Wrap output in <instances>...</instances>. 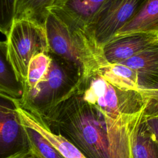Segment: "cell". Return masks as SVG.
<instances>
[{"mask_svg": "<svg viewBox=\"0 0 158 158\" xmlns=\"http://www.w3.org/2000/svg\"><path fill=\"white\" fill-rule=\"evenodd\" d=\"M145 108L142 102L135 110L109 111L85 101L76 89L46 115L36 117L88 158H133V148Z\"/></svg>", "mask_w": 158, "mask_h": 158, "instance_id": "obj_1", "label": "cell"}, {"mask_svg": "<svg viewBox=\"0 0 158 158\" xmlns=\"http://www.w3.org/2000/svg\"><path fill=\"white\" fill-rule=\"evenodd\" d=\"M49 53L74 69L78 86L86 84L108 64L93 25L60 9L51 7L44 24Z\"/></svg>", "mask_w": 158, "mask_h": 158, "instance_id": "obj_2", "label": "cell"}, {"mask_svg": "<svg viewBox=\"0 0 158 158\" xmlns=\"http://www.w3.org/2000/svg\"><path fill=\"white\" fill-rule=\"evenodd\" d=\"M48 54L51 62L45 75L19 99L20 106L38 118L46 115L78 86L77 74L72 66L54 54Z\"/></svg>", "mask_w": 158, "mask_h": 158, "instance_id": "obj_3", "label": "cell"}, {"mask_svg": "<svg viewBox=\"0 0 158 158\" xmlns=\"http://www.w3.org/2000/svg\"><path fill=\"white\" fill-rule=\"evenodd\" d=\"M6 37L9 59L23 84L31 58L49 52L44 27L30 20L14 19Z\"/></svg>", "mask_w": 158, "mask_h": 158, "instance_id": "obj_4", "label": "cell"}, {"mask_svg": "<svg viewBox=\"0 0 158 158\" xmlns=\"http://www.w3.org/2000/svg\"><path fill=\"white\" fill-rule=\"evenodd\" d=\"M19 106V99L0 91V158H19L31 151Z\"/></svg>", "mask_w": 158, "mask_h": 158, "instance_id": "obj_5", "label": "cell"}, {"mask_svg": "<svg viewBox=\"0 0 158 158\" xmlns=\"http://www.w3.org/2000/svg\"><path fill=\"white\" fill-rule=\"evenodd\" d=\"M148 0H106L93 21L95 37L101 46L143 7Z\"/></svg>", "mask_w": 158, "mask_h": 158, "instance_id": "obj_6", "label": "cell"}, {"mask_svg": "<svg viewBox=\"0 0 158 158\" xmlns=\"http://www.w3.org/2000/svg\"><path fill=\"white\" fill-rule=\"evenodd\" d=\"M158 43V33L135 32L115 36L103 45L106 60L109 64L120 63Z\"/></svg>", "mask_w": 158, "mask_h": 158, "instance_id": "obj_7", "label": "cell"}, {"mask_svg": "<svg viewBox=\"0 0 158 158\" xmlns=\"http://www.w3.org/2000/svg\"><path fill=\"white\" fill-rule=\"evenodd\" d=\"M135 70L140 88H150L158 84V43L120 62Z\"/></svg>", "mask_w": 158, "mask_h": 158, "instance_id": "obj_8", "label": "cell"}, {"mask_svg": "<svg viewBox=\"0 0 158 158\" xmlns=\"http://www.w3.org/2000/svg\"><path fill=\"white\" fill-rule=\"evenodd\" d=\"M18 112L23 125L30 127L39 132L65 158H88L67 139L49 130L36 116L23 109L20 106L18 108Z\"/></svg>", "mask_w": 158, "mask_h": 158, "instance_id": "obj_9", "label": "cell"}, {"mask_svg": "<svg viewBox=\"0 0 158 158\" xmlns=\"http://www.w3.org/2000/svg\"><path fill=\"white\" fill-rule=\"evenodd\" d=\"M98 75L122 91L136 92L140 88L136 72L120 63H108L100 69Z\"/></svg>", "mask_w": 158, "mask_h": 158, "instance_id": "obj_10", "label": "cell"}, {"mask_svg": "<svg viewBox=\"0 0 158 158\" xmlns=\"http://www.w3.org/2000/svg\"><path fill=\"white\" fill-rule=\"evenodd\" d=\"M135 32L158 33V0H148L139 11L115 36Z\"/></svg>", "mask_w": 158, "mask_h": 158, "instance_id": "obj_11", "label": "cell"}, {"mask_svg": "<svg viewBox=\"0 0 158 158\" xmlns=\"http://www.w3.org/2000/svg\"><path fill=\"white\" fill-rule=\"evenodd\" d=\"M0 91L17 99L23 93V84L9 59L6 41H0Z\"/></svg>", "mask_w": 158, "mask_h": 158, "instance_id": "obj_12", "label": "cell"}, {"mask_svg": "<svg viewBox=\"0 0 158 158\" xmlns=\"http://www.w3.org/2000/svg\"><path fill=\"white\" fill-rule=\"evenodd\" d=\"M105 1L65 0L52 4L50 7L60 9L93 25L96 15Z\"/></svg>", "mask_w": 158, "mask_h": 158, "instance_id": "obj_13", "label": "cell"}, {"mask_svg": "<svg viewBox=\"0 0 158 158\" xmlns=\"http://www.w3.org/2000/svg\"><path fill=\"white\" fill-rule=\"evenodd\" d=\"M54 0H16L14 19L30 20L44 26Z\"/></svg>", "mask_w": 158, "mask_h": 158, "instance_id": "obj_14", "label": "cell"}, {"mask_svg": "<svg viewBox=\"0 0 158 158\" xmlns=\"http://www.w3.org/2000/svg\"><path fill=\"white\" fill-rule=\"evenodd\" d=\"M133 156V158H158V143L144 120L136 136Z\"/></svg>", "mask_w": 158, "mask_h": 158, "instance_id": "obj_15", "label": "cell"}, {"mask_svg": "<svg viewBox=\"0 0 158 158\" xmlns=\"http://www.w3.org/2000/svg\"><path fill=\"white\" fill-rule=\"evenodd\" d=\"M51 62L48 53L41 52L33 56L30 60L27 78L23 83V91L32 89L45 75Z\"/></svg>", "mask_w": 158, "mask_h": 158, "instance_id": "obj_16", "label": "cell"}, {"mask_svg": "<svg viewBox=\"0 0 158 158\" xmlns=\"http://www.w3.org/2000/svg\"><path fill=\"white\" fill-rule=\"evenodd\" d=\"M25 127L30 143L31 150L40 158H65L39 132L30 127L25 125Z\"/></svg>", "mask_w": 158, "mask_h": 158, "instance_id": "obj_17", "label": "cell"}, {"mask_svg": "<svg viewBox=\"0 0 158 158\" xmlns=\"http://www.w3.org/2000/svg\"><path fill=\"white\" fill-rule=\"evenodd\" d=\"M16 0H0V32L7 36L15 16Z\"/></svg>", "mask_w": 158, "mask_h": 158, "instance_id": "obj_18", "label": "cell"}, {"mask_svg": "<svg viewBox=\"0 0 158 158\" xmlns=\"http://www.w3.org/2000/svg\"><path fill=\"white\" fill-rule=\"evenodd\" d=\"M144 122L153 133L158 143V118L153 117H145Z\"/></svg>", "mask_w": 158, "mask_h": 158, "instance_id": "obj_19", "label": "cell"}, {"mask_svg": "<svg viewBox=\"0 0 158 158\" xmlns=\"http://www.w3.org/2000/svg\"><path fill=\"white\" fill-rule=\"evenodd\" d=\"M19 158H40L33 151H30Z\"/></svg>", "mask_w": 158, "mask_h": 158, "instance_id": "obj_20", "label": "cell"}, {"mask_svg": "<svg viewBox=\"0 0 158 158\" xmlns=\"http://www.w3.org/2000/svg\"><path fill=\"white\" fill-rule=\"evenodd\" d=\"M65 1V0H54L52 4H55V3H59V2H62V1Z\"/></svg>", "mask_w": 158, "mask_h": 158, "instance_id": "obj_21", "label": "cell"}]
</instances>
